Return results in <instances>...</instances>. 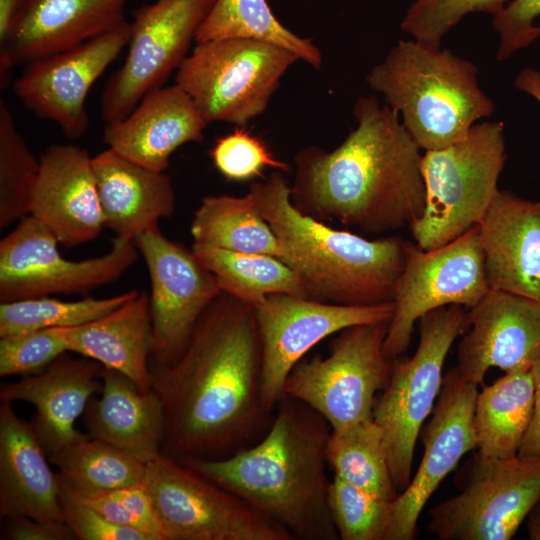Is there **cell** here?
I'll list each match as a JSON object with an SVG mask.
<instances>
[{
  "label": "cell",
  "mask_w": 540,
  "mask_h": 540,
  "mask_svg": "<svg viewBox=\"0 0 540 540\" xmlns=\"http://www.w3.org/2000/svg\"><path fill=\"white\" fill-rule=\"evenodd\" d=\"M105 227L134 241L173 215L175 191L170 177L141 166L107 148L92 157Z\"/></svg>",
  "instance_id": "obj_26"
},
{
  "label": "cell",
  "mask_w": 540,
  "mask_h": 540,
  "mask_svg": "<svg viewBox=\"0 0 540 540\" xmlns=\"http://www.w3.org/2000/svg\"><path fill=\"white\" fill-rule=\"evenodd\" d=\"M56 236L32 215L0 241V302L86 293L116 281L138 258L134 241L115 236L104 255L65 259Z\"/></svg>",
  "instance_id": "obj_12"
},
{
  "label": "cell",
  "mask_w": 540,
  "mask_h": 540,
  "mask_svg": "<svg viewBox=\"0 0 540 540\" xmlns=\"http://www.w3.org/2000/svg\"><path fill=\"white\" fill-rule=\"evenodd\" d=\"M192 251L214 274L223 293L254 308L272 294L308 298L298 274L278 257L196 244Z\"/></svg>",
  "instance_id": "obj_31"
},
{
  "label": "cell",
  "mask_w": 540,
  "mask_h": 540,
  "mask_svg": "<svg viewBox=\"0 0 540 540\" xmlns=\"http://www.w3.org/2000/svg\"><path fill=\"white\" fill-rule=\"evenodd\" d=\"M64 521L80 540H152L134 527L115 524L79 499L58 474Z\"/></svg>",
  "instance_id": "obj_41"
},
{
  "label": "cell",
  "mask_w": 540,
  "mask_h": 540,
  "mask_svg": "<svg viewBox=\"0 0 540 540\" xmlns=\"http://www.w3.org/2000/svg\"><path fill=\"white\" fill-rule=\"evenodd\" d=\"M459 475L460 492L429 511L439 540H509L540 501V458L477 452Z\"/></svg>",
  "instance_id": "obj_10"
},
{
  "label": "cell",
  "mask_w": 540,
  "mask_h": 540,
  "mask_svg": "<svg viewBox=\"0 0 540 540\" xmlns=\"http://www.w3.org/2000/svg\"><path fill=\"white\" fill-rule=\"evenodd\" d=\"M32 424L11 402L0 406V516L64 521L58 474L47 462Z\"/></svg>",
  "instance_id": "obj_25"
},
{
  "label": "cell",
  "mask_w": 540,
  "mask_h": 540,
  "mask_svg": "<svg viewBox=\"0 0 540 540\" xmlns=\"http://www.w3.org/2000/svg\"><path fill=\"white\" fill-rule=\"evenodd\" d=\"M215 0H154L133 12L128 53L100 98L108 123L128 116L178 69Z\"/></svg>",
  "instance_id": "obj_13"
},
{
  "label": "cell",
  "mask_w": 540,
  "mask_h": 540,
  "mask_svg": "<svg viewBox=\"0 0 540 540\" xmlns=\"http://www.w3.org/2000/svg\"><path fill=\"white\" fill-rule=\"evenodd\" d=\"M526 521L529 539L540 540V501L532 509Z\"/></svg>",
  "instance_id": "obj_47"
},
{
  "label": "cell",
  "mask_w": 540,
  "mask_h": 540,
  "mask_svg": "<svg viewBox=\"0 0 540 540\" xmlns=\"http://www.w3.org/2000/svg\"><path fill=\"white\" fill-rule=\"evenodd\" d=\"M130 290L108 298L62 301L49 296L0 303V337L57 327L78 326L113 311L137 295Z\"/></svg>",
  "instance_id": "obj_35"
},
{
  "label": "cell",
  "mask_w": 540,
  "mask_h": 540,
  "mask_svg": "<svg viewBox=\"0 0 540 540\" xmlns=\"http://www.w3.org/2000/svg\"><path fill=\"white\" fill-rule=\"evenodd\" d=\"M514 86L540 103V71L526 67L515 78Z\"/></svg>",
  "instance_id": "obj_45"
},
{
  "label": "cell",
  "mask_w": 540,
  "mask_h": 540,
  "mask_svg": "<svg viewBox=\"0 0 540 540\" xmlns=\"http://www.w3.org/2000/svg\"><path fill=\"white\" fill-rule=\"evenodd\" d=\"M490 290L477 226L432 250L411 244L394 292L384 352L389 359L409 347L415 322L449 305L475 306Z\"/></svg>",
  "instance_id": "obj_14"
},
{
  "label": "cell",
  "mask_w": 540,
  "mask_h": 540,
  "mask_svg": "<svg viewBox=\"0 0 540 540\" xmlns=\"http://www.w3.org/2000/svg\"><path fill=\"white\" fill-rule=\"evenodd\" d=\"M134 243L151 283L150 366L171 365L184 352L199 319L222 291L214 274L192 249L168 239L159 227L142 233Z\"/></svg>",
  "instance_id": "obj_15"
},
{
  "label": "cell",
  "mask_w": 540,
  "mask_h": 540,
  "mask_svg": "<svg viewBox=\"0 0 540 540\" xmlns=\"http://www.w3.org/2000/svg\"><path fill=\"white\" fill-rule=\"evenodd\" d=\"M145 481L165 540H294L234 493L161 453Z\"/></svg>",
  "instance_id": "obj_11"
},
{
  "label": "cell",
  "mask_w": 540,
  "mask_h": 540,
  "mask_svg": "<svg viewBox=\"0 0 540 540\" xmlns=\"http://www.w3.org/2000/svg\"><path fill=\"white\" fill-rule=\"evenodd\" d=\"M370 88L401 117L419 147L437 150L466 137L495 110L474 63L449 49L399 40L366 75Z\"/></svg>",
  "instance_id": "obj_5"
},
{
  "label": "cell",
  "mask_w": 540,
  "mask_h": 540,
  "mask_svg": "<svg viewBox=\"0 0 540 540\" xmlns=\"http://www.w3.org/2000/svg\"><path fill=\"white\" fill-rule=\"evenodd\" d=\"M477 228L490 289L540 300V200L499 189Z\"/></svg>",
  "instance_id": "obj_23"
},
{
  "label": "cell",
  "mask_w": 540,
  "mask_h": 540,
  "mask_svg": "<svg viewBox=\"0 0 540 540\" xmlns=\"http://www.w3.org/2000/svg\"><path fill=\"white\" fill-rule=\"evenodd\" d=\"M75 489L110 491L145 480L147 463L99 439L71 443L48 457Z\"/></svg>",
  "instance_id": "obj_34"
},
{
  "label": "cell",
  "mask_w": 540,
  "mask_h": 540,
  "mask_svg": "<svg viewBox=\"0 0 540 540\" xmlns=\"http://www.w3.org/2000/svg\"><path fill=\"white\" fill-rule=\"evenodd\" d=\"M276 234L281 260L302 280L308 298L343 305L393 301L412 242L400 236L369 240L298 210L281 171L248 192Z\"/></svg>",
  "instance_id": "obj_4"
},
{
  "label": "cell",
  "mask_w": 540,
  "mask_h": 540,
  "mask_svg": "<svg viewBox=\"0 0 540 540\" xmlns=\"http://www.w3.org/2000/svg\"><path fill=\"white\" fill-rule=\"evenodd\" d=\"M0 538L9 540L77 539L65 521L39 520L27 516L5 518Z\"/></svg>",
  "instance_id": "obj_43"
},
{
  "label": "cell",
  "mask_w": 540,
  "mask_h": 540,
  "mask_svg": "<svg viewBox=\"0 0 540 540\" xmlns=\"http://www.w3.org/2000/svg\"><path fill=\"white\" fill-rule=\"evenodd\" d=\"M67 352L50 328L0 337V376L40 372Z\"/></svg>",
  "instance_id": "obj_40"
},
{
  "label": "cell",
  "mask_w": 540,
  "mask_h": 540,
  "mask_svg": "<svg viewBox=\"0 0 540 540\" xmlns=\"http://www.w3.org/2000/svg\"><path fill=\"white\" fill-rule=\"evenodd\" d=\"M531 372L535 390L533 414L518 455L540 458V357L533 362Z\"/></svg>",
  "instance_id": "obj_44"
},
{
  "label": "cell",
  "mask_w": 540,
  "mask_h": 540,
  "mask_svg": "<svg viewBox=\"0 0 540 540\" xmlns=\"http://www.w3.org/2000/svg\"><path fill=\"white\" fill-rule=\"evenodd\" d=\"M50 329L69 352L126 375L143 392L151 390L152 317L146 291L93 321Z\"/></svg>",
  "instance_id": "obj_27"
},
{
  "label": "cell",
  "mask_w": 540,
  "mask_h": 540,
  "mask_svg": "<svg viewBox=\"0 0 540 540\" xmlns=\"http://www.w3.org/2000/svg\"><path fill=\"white\" fill-rule=\"evenodd\" d=\"M102 365L66 353L40 372L3 383L1 401H23L35 407L32 426L48 457L65 446L89 437L75 429L92 396L103 387Z\"/></svg>",
  "instance_id": "obj_22"
},
{
  "label": "cell",
  "mask_w": 540,
  "mask_h": 540,
  "mask_svg": "<svg viewBox=\"0 0 540 540\" xmlns=\"http://www.w3.org/2000/svg\"><path fill=\"white\" fill-rule=\"evenodd\" d=\"M326 460L334 476L370 494L393 501L399 493L382 430L373 418L331 430Z\"/></svg>",
  "instance_id": "obj_33"
},
{
  "label": "cell",
  "mask_w": 540,
  "mask_h": 540,
  "mask_svg": "<svg viewBox=\"0 0 540 540\" xmlns=\"http://www.w3.org/2000/svg\"><path fill=\"white\" fill-rule=\"evenodd\" d=\"M130 31L126 20L74 48L28 63L13 83L14 94L37 117L54 122L67 138H81L89 125L87 95L128 44Z\"/></svg>",
  "instance_id": "obj_17"
},
{
  "label": "cell",
  "mask_w": 540,
  "mask_h": 540,
  "mask_svg": "<svg viewBox=\"0 0 540 540\" xmlns=\"http://www.w3.org/2000/svg\"><path fill=\"white\" fill-rule=\"evenodd\" d=\"M466 317V308L455 304L423 315L416 352L393 360L389 382L375 399L372 417L382 430L399 493L411 480L417 439L440 394L447 354L467 329Z\"/></svg>",
  "instance_id": "obj_7"
},
{
  "label": "cell",
  "mask_w": 540,
  "mask_h": 540,
  "mask_svg": "<svg viewBox=\"0 0 540 540\" xmlns=\"http://www.w3.org/2000/svg\"><path fill=\"white\" fill-rule=\"evenodd\" d=\"M30 215L66 247L94 240L105 227L92 157L73 144H54L40 156Z\"/></svg>",
  "instance_id": "obj_21"
},
{
  "label": "cell",
  "mask_w": 540,
  "mask_h": 540,
  "mask_svg": "<svg viewBox=\"0 0 540 540\" xmlns=\"http://www.w3.org/2000/svg\"><path fill=\"white\" fill-rule=\"evenodd\" d=\"M299 58L263 41L225 38L196 43L176 72L175 84L203 119L243 126L262 114L286 71Z\"/></svg>",
  "instance_id": "obj_8"
},
{
  "label": "cell",
  "mask_w": 540,
  "mask_h": 540,
  "mask_svg": "<svg viewBox=\"0 0 540 540\" xmlns=\"http://www.w3.org/2000/svg\"><path fill=\"white\" fill-rule=\"evenodd\" d=\"M540 16V0H509L492 18L499 34L497 61H504L540 37V26L534 24Z\"/></svg>",
  "instance_id": "obj_42"
},
{
  "label": "cell",
  "mask_w": 540,
  "mask_h": 540,
  "mask_svg": "<svg viewBox=\"0 0 540 540\" xmlns=\"http://www.w3.org/2000/svg\"><path fill=\"white\" fill-rule=\"evenodd\" d=\"M394 302L343 305L287 294H272L255 308L261 341V394L274 413L286 378L323 339L359 324L389 323Z\"/></svg>",
  "instance_id": "obj_16"
},
{
  "label": "cell",
  "mask_w": 540,
  "mask_h": 540,
  "mask_svg": "<svg viewBox=\"0 0 540 540\" xmlns=\"http://www.w3.org/2000/svg\"><path fill=\"white\" fill-rule=\"evenodd\" d=\"M388 323L348 327L332 340L328 355L302 359L283 395L302 401L340 430L373 418L377 395L387 386L393 360L384 352Z\"/></svg>",
  "instance_id": "obj_9"
},
{
  "label": "cell",
  "mask_w": 540,
  "mask_h": 540,
  "mask_svg": "<svg viewBox=\"0 0 540 540\" xmlns=\"http://www.w3.org/2000/svg\"><path fill=\"white\" fill-rule=\"evenodd\" d=\"M210 156L217 170L228 180L247 181L261 176L267 167L286 172L290 166L270 151L267 145L245 128L219 138Z\"/></svg>",
  "instance_id": "obj_39"
},
{
  "label": "cell",
  "mask_w": 540,
  "mask_h": 540,
  "mask_svg": "<svg viewBox=\"0 0 540 540\" xmlns=\"http://www.w3.org/2000/svg\"><path fill=\"white\" fill-rule=\"evenodd\" d=\"M261 367L255 308L222 292L178 360L150 366L165 419L162 453L220 459L257 442L273 418L262 400Z\"/></svg>",
  "instance_id": "obj_1"
},
{
  "label": "cell",
  "mask_w": 540,
  "mask_h": 540,
  "mask_svg": "<svg viewBox=\"0 0 540 540\" xmlns=\"http://www.w3.org/2000/svg\"><path fill=\"white\" fill-rule=\"evenodd\" d=\"M468 310L456 366L464 380L479 385L490 368L510 372L540 357V300L490 289Z\"/></svg>",
  "instance_id": "obj_19"
},
{
  "label": "cell",
  "mask_w": 540,
  "mask_h": 540,
  "mask_svg": "<svg viewBox=\"0 0 540 540\" xmlns=\"http://www.w3.org/2000/svg\"><path fill=\"white\" fill-rule=\"evenodd\" d=\"M534 394L531 367L505 372L478 391L473 427L479 454L501 459L518 455L531 422Z\"/></svg>",
  "instance_id": "obj_29"
},
{
  "label": "cell",
  "mask_w": 540,
  "mask_h": 540,
  "mask_svg": "<svg viewBox=\"0 0 540 540\" xmlns=\"http://www.w3.org/2000/svg\"><path fill=\"white\" fill-rule=\"evenodd\" d=\"M244 38L281 46L315 69L322 64L319 48L291 32L273 14L266 0H215L200 24L195 42Z\"/></svg>",
  "instance_id": "obj_32"
},
{
  "label": "cell",
  "mask_w": 540,
  "mask_h": 540,
  "mask_svg": "<svg viewBox=\"0 0 540 540\" xmlns=\"http://www.w3.org/2000/svg\"><path fill=\"white\" fill-rule=\"evenodd\" d=\"M127 0H25L0 43V83L11 69L100 36L124 21Z\"/></svg>",
  "instance_id": "obj_20"
},
{
  "label": "cell",
  "mask_w": 540,
  "mask_h": 540,
  "mask_svg": "<svg viewBox=\"0 0 540 540\" xmlns=\"http://www.w3.org/2000/svg\"><path fill=\"white\" fill-rule=\"evenodd\" d=\"M328 506L341 540H384L392 501L370 494L334 476Z\"/></svg>",
  "instance_id": "obj_37"
},
{
  "label": "cell",
  "mask_w": 540,
  "mask_h": 540,
  "mask_svg": "<svg viewBox=\"0 0 540 540\" xmlns=\"http://www.w3.org/2000/svg\"><path fill=\"white\" fill-rule=\"evenodd\" d=\"M330 433L322 415L282 396L268 430L254 444L225 458L178 461L245 500L294 540H337L328 506Z\"/></svg>",
  "instance_id": "obj_3"
},
{
  "label": "cell",
  "mask_w": 540,
  "mask_h": 540,
  "mask_svg": "<svg viewBox=\"0 0 540 540\" xmlns=\"http://www.w3.org/2000/svg\"><path fill=\"white\" fill-rule=\"evenodd\" d=\"M207 124L189 95L173 84L145 95L125 118L108 122L103 139L125 158L165 172L180 146L203 140Z\"/></svg>",
  "instance_id": "obj_24"
},
{
  "label": "cell",
  "mask_w": 540,
  "mask_h": 540,
  "mask_svg": "<svg viewBox=\"0 0 540 540\" xmlns=\"http://www.w3.org/2000/svg\"><path fill=\"white\" fill-rule=\"evenodd\" d=\"M25 0H0V43L7 38Z\"/></svg>",
  "instance_id": "obj_46"
},
{
  "label": "cell",
  "mask_w": 540,
  "mask_h": 540,
  "mask_svg": "<svg viewBox=\"0 0 540 540\" xmlns=\"http://www.w3.org/2000/svg\"><path fill=\"white\" fill-rule=\"evenodd\" d=\"M509 0H414L408 7L400 28L414 40L441 47L444 36L466 15H497Z\"/></svg>",
  "instance_id": "obj_38"
},
{
  "label": "cell",
  "mask_w": 540,
  "mask_h": 540,
  "mask_svg": "<svg viewBox=\"0 0 540 540\" xmlns=\"http://www.w3.org/2000/svg\"><path fill=\"white\" fill-rule=\"evenodd\" d=\"M100 397L91 398L84 423L91 438L112 444L144 463L162 453L165 432L160 398L141 391L126 375L102 367Z\"/></svg>",
  "instance_id": "obj_28"
},
{
  "label": "cell",
  "mask_w": 540,
  "mask_h": 540,
  "mask_svg": "<svg viewBox=\"0 0 540 540\" xmlns=\"http://www.w3.org/2000/svg\"><path fill=\"white\" fill-rule=\"evenodd\" d=\"M478 385L464 380L456 366L443 377L432 417L422 428L424 453L407 487L392 501L384 540H413L421 512L461 458L477 448L473 416Z\"/></svg>",
  "instance_id": "obj_18"
},
{
  "label": "cell",
  "mask_w": 540,
  "mask_h": 540,
  "mask_svg": "<svg viewBox=\"0 0 540 540\" xmlns=\"http://www.w3.org/2000/svg\"><path fill=\"white\" fill-rule=\"evenodd\" d=\"M40 171L37 159L17 129L6 101L0 99V228L30 215Z\"/></svg>",
  "instance_id": "obj_36"
},
{
  "label": "cell",
  "mask_w": 540,
  "mask_h": 540,
  "mask_svg": "<svg viewBox=\"0 0 540 540\" xmlns=\"http://www.w3.org/2000/svg\"><path fill=\"white\" fill-rule=\"evenodd\" d=\"M353 114L356 128L334 150L298 152L292 203L320 221L367 234L410 227L426 205L422 149L399 114L375 96L358 98Z\"/></svg>",
  "instance_id": "obj_2"
},
{
  "label": "cell",
  "mask_w": 540,
  "mask_h": 540,
  "mask_svg": "<svg viewBox=\"0 0 540 540\" xmlns=\"http://www.w3.org/2000/svg\"><path fill=\"white\" fill-rule=\"evenodd\" d=\"M190 233L196 245L278 258L282 255L276 234L249 193L205 196L194 213Z\"/></svg>",
  "instance_id": "obj_30"
},
{
  "label": "cell",
  "mask_w": 540,
  "mask_h": 540,
  "mask_svg": "<svg viewBox=\"0 0 540 540\" xmlns=\"http://www.w3.org/2000/svg\"><path fill=\"white\" fill-rule=\"evenodd\" d=\"M507 159L504 123L474 124L462 140L425 151L426 205L409 228L415 244L432 250L476 227L490 207Z\"/></svg>",
  "instance_id": "obj_6"
}]
</instances>
